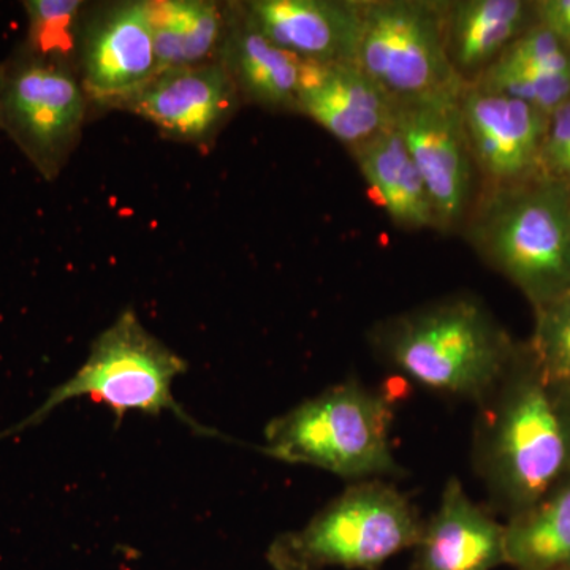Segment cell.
Segmentation results:
<instances>
[{
  "label": "cell",
  "instance_id": "277c9868",
  "mask_svg": "<svg viewBox=\"0 0 570 570\" xmlns=\"http://www.w3.org/2000/svg\"><path fill=\"white\" fill-rule=\"evenodd\" d=\"M187 370L186 360L154 336L132 309L122 311L96 337L77 373L52 389L36 411L0 431V441L39 426L56 409L80 397L110 409L118 420L116 425L130 412L146 415L171 412L198 433L214 436V431L198 425L176 401L175 381Z\"/></svg>",
  "mask_w": 570,
  "mask_h": 570
},
{
  "label": "cell",
  "instance_id": "44dd1931",
  "mask_svg": "<svg viewBox=\"0 0 570 570\" xmlns=\"http://www.w3.org/2000/svg\"><path fill=\"white\" fill-rule=\"evenodd\" d=\"M28 14L29 50L71 63L77 69L78 37L85 2L80 0H28L22 3Z\"/></svg>",
  "mask_w": 570,
  "mask_h": 570
},
{
  "label": "cell",
  "instance_id": "603a6c76",
  "mask_svg": "<svg viewBox=\"0 0 570 570\" xmlns=\"http://www.w3.org/2000/svg\"><path fill=\"white\" fill-rule=\"evenodd\" d=\"M530 343L532 358L543 376L570 389V292L534 311Z\"/></svg>",
  "mask_w": 570,
  "mask_h": 570
},
{
  "label": "cell",
  "instance_id": "4fadbf2b",
  "mask_svg": "<svg viewBox=\"0 0 570 570\" xmlns=\"http://www.w3.org/2000/svg\"><path fill=\"white\" fill-rule=\"evenodd\" d=\"M396 108L355 63L305 61L296 111L348 148L395 127Z\"/></svg>",
  "mask_w": 570,
  "mask_h": 570
},
{
  "label": "cell",
  "instance_id": "9a60e30c",
  "mask_svg": "<svg viewBox=\"0 0 570 570\" xmlns=\"http://www.w3.org/2000/svg\"><path fill=\"white\" fill-rule=\"evenodd\" d=\"M508 566L505 523L475 504L459 478H450L441 502L414 547V570H494Z\"/></svg>",
  "mask_w": 570,
  "mask_h": 570
},
{
  "label": "cell",
  "instance_id": "3957f363",
  "mask_svg": "<svg viewBox=\"0 0 570 570\" xmlns=\"http://www.w3.org/2000/svg\"><path fill=\"white\" fill-rule=\"evenodd\" d=\"M395 403V393L348 379L269 420L262 450L354 482L395 478L404 474L392 445Z\"/></svg>",
  "mask_w": 570,
  "mask_h": 570
},
{
  "label": "cell",
  "instance_id": "5bb4252c",
  "mask_svg": "<svg viewBox=\"0 0 570 570\" xmlns=\"http://www.w3.org/2000/svg\"><path fill=\"white\" fill-rule=\"evenodd\" d=\"M242 6L258 31L303 61L355 63L363 2L253 0Z\"/></svg>",
  "mask_w": 570,
  "mask_h": 570
},
{
  "label": "cell",
  "instance_id": "484cf974",
  "mask_svg": "<svg viewBox=\"0 0 570 570\" xmlns=\"http://www.w3.org/2000/svg\"><path fill=\"white\" fill-rule=\"evenodd\" d=\"M535 22L553 32L570 50V0L532 2Z\"/></svg>",
  "mask_w": 570,
  "mask_h": 570
},
{
  "label": "cell",
  "instance_id": "ac0fdd59",
  "mask_svg": "<svg viewBox=\"0 0 570 570\" xmlns=\"http://www.w3.org/2000/svg\"><path fill=\"white\" fill-rule=\"evenodd\" d=\"M370 194L390 219L409 230L438 228L430 195L395 127L352 149Z\"/></svg>",
  "mask_w": 570,
  "mask_h": 570
},
{
  "label": "cell",
  "instance_id": "d4e9b609",
  "mask_svg": "<svg viewBox=\"0 0 570 570\" xmlns=\"http://www.w3.org/2000/svg\"><path fill=\"white\" fill-rule=\"evenodd\" d=\"M570 156V99L551 112L542 151V175Z\"/></svg>",
  "mask_w": 570,
  "mask_h": 570
},
{
  "label": "cell",
  "instance_id": "2e32d148",
  "mask_svg": "<svg viewBox=\"0 0 570 570\" xmlns=\"http://www.w3.org/2000/svg\"><path fill=\"white\" fill-rule=\"evenodd\" d=\"M217 61L239 97L266 110L296 111L305 61L258 31L242 3L227 7V24Z\"/></svg>",
  "mask_w": 570,
  "mask_h": 570
},
{
  "label": "cell",
  "instance_id": "cb8c5ba5",
  "mask_svg": "<svg viewBox=\"0 0 570 570\" xmlns=\"http://www.w3.org/2000/svg\"><path fill=\"white\" fill-rule=\"evenodd\" d=\"M493 63L505 69L570 71V50L553 32L534 22Z\"/></svg>",
  "mask_w": 570,
  "mask_h": 570
},
{
  "label": "cell",
  "instance_id": "8992f818",
  "mask_svg": "<svg viewBox=\"0 0 570 570\" xmlns=\"http://www.w3.org/2000/svg\"><path fill=\"white\" fill-rule=\"evenodd\" d=\"M422 530L406 494L382 479L362 480L298 530L277 535L265 560L273 570H379L414 550Z\"/></svg>",
  "mask_w": 570,
  "mask_h": 570
},
{
  "label": "cell",
  "instance_id": "8fae6325",
  "mask_svg": "<svg viewBox=\"0 0 570 570\" xmlns=\"http://www.w3.org/2000/svg\"><path fill=\"white\" fill-rule=\"evenodd\" d=\"M461 115L472 160L490 190L508 189L542 176V151L549 118L531 105L466 85Z\"/></svg>",
  "mask_w": 570,
  "mask_h": 570
},
{
  "label": "cell",
  "instance_id": "5b68a950",
  "mask_svg": "<svg viewBox=\"0 0 570 570\" xmlns=\"http://www.w3.org/2000/svg\"><path fill=\"white\" fill-rule=\"evenodd\" d=\"M482 257L532 309L570 292V184L549 176L490 190L471 228Z\"/></svg>",
  "mask_w": 570,
  "mask_h": 570
},
{
  "label": "cell",
  "instance_id": "d6986e66",
  "mask_svg": "<svg viewBox=\"0 0 570 570\" xmlns=\"http://www.w3.org/2000/svg\"><path fill=\"white\" fill-rule=\"evenodd\" d=\"M157 75L216 61L223 45L227 7L206 0L149 2Z\"/></svg>",
  "mask_w": 570,
  "mask_h": 570
},
{
  "label": "cell",
  "instance_id": "9c48e42d",
  "mask_svg": "<svg viewBox=\"0 0 570 570\" xmlns=\"http://www.w3.org/2000/svg\"><path fill=\"white\" fill-rule=\"evenodd\" d=\"M461 91L438 94L396 108V129L422 175L441 230L463 219L471 195L474 160L461 115Z\"/></svg>",
  "mask_w": 570,
  "mask_h": 570
},
{
  "label": "cell",
  "instance_id": "6da1fadb",
  "mask_svg": "<svg viewBox=\"0 0 570 570\" xmlns=\"http://www.w3.org/2000/svg\"><path fill=\"white\" fill-rule=\"evenodd\" d=\"M471 459L505 519L532 508L570 474V389L553 384L520 344L478 404Z\"/></svg>",
  "mask_w": 570,
  "mask_h": 570
},
{
  "label": "cell",
  "instance_id": "7a4b0ae2",
  "mask_svg": "<svg viewBox=\"0 0 570 570\" xmlns=\"http://www.w3.org/2000/svg\"><path fill=\"white\" fill-rule=\"evenodd\" d=\"M381 358L420 387L478 404L520 344L474 296H452L382 322L371 333Z\"/></svg>",
  "mask_w": 570,
  "mask_h": 570
},
{
  "label": "cell",
  "instance_id": "7c38bea8",
  "mask_svg": "<svg viewBox=\"0 0 570 570\" xmlns=\"http://www.w3.org/2000/svg\"><path fill=\"white\" fill-rule=\"evenodd\" d=\"M239 99L234 80L216 59L156 75L121 108L154 124L165 137L205 142L230 119Z\"/></svg>",
  "mask_w": 570,
  "mask_h": 570
},
{
  "label": "cell",
  "instance_id": "52a82bcc",
  "mask_svg": "<svg viewBox=\"0 0 570 570\" xmlns=\"http://www.w3.org/2000/svg\"><path fill=\"white\" fill-rule=\"evenodd\" d=\"M86 99L71 63L26 45L0 63V130L47 181L61 175L80 141Z\"/></svg>",
  "mask_w": 570,
  "mask_h": 570
},
{
  "label": "cell",
  "instance_id": "30bf717a",
  "mask_svg": "<svg viewBox=\"0 0 570 570\" xmlns=\"http://www.w3.org/2000/svg\"><path fill=\"white\" fill-rule=\"evenodd\" d=\"M77 73L88 99L122 107L157 75L149 2H119L82 18Z\"/></svg>",
  "mask_w": 570,
  "mask_h": 570
},
{
  "label": "cell",
  "instance_id": "ffe728a7",
  "mask_svg": "<svg viewBox=\"0 0 570 570\" xmlns=\"http://www.w3.org/2000/svg\"><path fill=\"white\" fill-rule=\"evenodd\" d=\"M505 553L513 570L570 568V474L532 508L508 520Z\"/></svg>",
  "mask_w": 570,
  "mask_h": 570
},
{
  "label": "cell",
  "instance_id": "ba28073f",
  "mask_svg": "<svg viewBox=\"0 0 570 570\" xmlns=\"http://www.w3.org/2000/svg\"><path fill=\"white\" fill-rule=\"evenodd\" d=\"M355 66L396 105L460 91L466 85L450 63L442 2H363Z\"/></svg>",
  "mask_w": 570,
  "mask_h": 570
},
{
  "label": "cell",
  "instance_id": "e0dca14e",
  "mask_svg": "<svg viewBox=\"0 0 570 570\" xmlns=\"http://www.w3.org/2000/svg\"><path fill=\"white\" fill-rule=\"evenodd\" d=\"M534 22L532 2L524 0L445 2V47L453 70L466 85L478 80Z\"/></svg>",
  "mask_w": 570,
  "mask_h": 570
},
{
  "label": "cell",
  "instance_id": "4316f807",
  "mask_svg": "<svg viewBox=\"0 0 570 570\" xmlns=\"http://www.w3.org/2000/svg\"><path fill=\"white\" fill-rule=\"evenodd\" d=\"M561 570H570V568L569 569H561Z\"/></svg>",
  "mask_w": 570,
  "mask_h": 570
},
{
  "label": "cell",
  "instance_id": "7402d4cb",
  "mask_svg": "<svg viewBox=\"0 0 570 570\" xmlns=\"http://www.w3.org/2000/svg\"><path fill=\"white\" fill-rule=\"evenodd\" d=\"M468 85L505 94L547 116L570 99V71L505 69L493 63Z\"/></svg>",
  "mask_w": 570,
  "mask_h": 570
}]
</instances>
